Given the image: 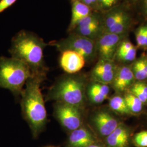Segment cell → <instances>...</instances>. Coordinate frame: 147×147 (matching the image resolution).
Returning a JSON list of instances; mask_svg holds the SVG:
<instances>
[{"mask_svg":"<svg viewBox=\"0 0 147 147\" xmlns=\"http://www.w3.org/2000/svg\"><path fill=\"white\" fill-rule=\"evenodd\" d=\"M48 44L37 34L26 30L18 32L11 40V57L25 63L33 74L47 75L44 51Z\"/></svg>","mask_w":147,"mask_h":147,"instance_id":"6da1fadb","label":"cell"},{"mask_svg":"<svg viewBox=\"0 0 147 147\" xmlns=\"http://www.w3.org/2000/svg\"><path fill=\"white\" fill-rule=\"evenodd\" d=\"M46 75L32 74L21 93V106L25 119L34 135L42 130L47 123V112L40 89Z\"/></svg>","mask_w":147,"mask_h":147,"instance_id":"7a4b0ae2","label":"cell"},{"mask_svg":"<svg viewBox=\"0 0 147 147\" xmlns=\"http://www.w3.org/2000/svg\"><path fill=\"white\" fill-rule=\"evenodd\" d=\"M83 78L77 73L62 76L50 87L47 99L82 109L86 100V83Z\"/></svg>","mask_w":147,"mask_h":147,"instance_id":"3957f363","label":"cell"},{"mask_svg":"<svg viewBox=\"0 0 147 147\" xmlns=\"http://www.w3.org/2000/svg\"><path fill=\"white\" fill-rule=\"evenodd\" d=\"M32 71L25 63L13 58L0 57V87L8 89L16 96L21 95Z\"/></svg>","mask_w":147,"mask_h":147,"instance_id":"277c9868","label":"cell"},{"mask_svg":"<svg viewBox=\"0 0 147 147\" xmlns=\"http://www.w3.org/2000/svg\"><path fill=\"white\" fill-rule=\"evenodd\" d=\"M48 45L55 47L60 53L71 50L79 53L87 63H91L98 57L95 42L73 32L68 33L67 37L51 41Z\"/></svg>","mask_w":147,"mask_h":147,"instance_id":"5b68a950","label":"cell"},{"mask_svg":"<svg viewBox=\"0 0 147 147\" xmlns=\"http://www.w3.org/2000/svg\"><path fill=\"white\" fill-rule=\"evenodd\" d=\"M81 109L61 102H56L54 116L67 131L71 132L82 126Z\"/></svg>","mask_w":147,"mask_h":147,"instance_id":"8992f818","label":"cell"},{"mask_svg":"<svg viewBox=\"0 0 147 147\" xmlns=\"http://www.w3.org/2000/svg\"><path fill=\"white\" fill-rule=\"evenodd\" d=\"M71 32L87 37L95 42L104 32L102 13L93 11L80 21Z\"/></svg>","mask_w":147,"mask_h":147,"instance_id":"52a82bcc","label":"cell"},{"mask_svg":"<svg viewBox=\"0 0 147 147\" xmlns=\"http://www.w3.org/2000/svg\"><path fill=\"white\" fill-rule=\"evenodd\" d=\"M125 36V34L104 32L95 41L99 59L113 61L119 45Z\"/></svg>","mask_w":147,"mask_h":147,"instance_id":"ba28073f","label":"cell"},{"mask_svg":"<svg viewBox=\"0 0 147 147\" xmlns=\"http://www.w3.org/2000/svg\"><path fill=\"white\" fill-rule=\"evenodd\" d=\"M92 123L101 136H108L120 124L117 119L105 110L96 112L92 117Z\"/></svg>","mask_w":147,"mask_h":147,"instance_id":"9c48e42d","label":"cell"},{"mask_svg":"<svg viewBox=\"0 0 147 147\" xmlns=\"http://www.w3.org/2000/svg\"><path fill=\"white\" fill-rule=\"evenodd\" d=\"M116 65L112 61L99 59L91 71L93 81L108 84L113 82L116 73Z\"/></svg>","mask_w":147,"mask_h":147,"instance_id":"30bf717a","label":"cell"},{"mask_svg":"<svg viewBox=\"0 0 147 147\" xmlns=\"http://www.w3.org/2000/svg\"><path fill=\"white\" fill-rule=\"evenodd\" d=\"M59 65L67 74L78 73L84 67L86 60L79 53L71 50H65L61 52Z\"/></svg>","mask_w":147,"mask_h":147,"instance_id":"8fae6325","label":"cell"},{"mask_svg":"<svg viewBox=\"0 0 147 147\" xmlns=\"http://www.w3.org/2000/svg\"><path fill=\"white\" fill-rule=\"evenodd\" d=\"M95 138L87 128L81 126L70 132L68 138L69 147H86L95 143Z\"/></svg>","mask_w":147,"mask_h":147,"instance_id":"7c38bea8","label":"cell"},{"mask_svg":"<svg viewBox=\"0 0 147 147\" xmlns=\"http://www.w3.org/2000/svg\"><path fill=\"white\" fill-rule=\"evenodd\" d=\"M71 3V16L67 32L73 31L80 21L86 16L92 13L93 10L79 0H73Z\"/></svg>","mask_w":147,"mask_h":147,"instance_id":"4fadbf2b","label":"cell"},{"mask_svg":"<svg viewBox=\"0 0 147 147\" xmlns=\"http://www.w3.org/2000/svg\"><path fill=\"white\" fill-rule=\"evenodd\" d=\"M110 93V87L107 84L93 81L87 87V94L89 101L95 104L104 101Z\"/></svg>","mask_w":147,"mask_h":147,"instance_id":"5bb4252c","label":"cell"},{"mask_svg":"<svg viewBox=\"0 0 147 147\" xmlns=\"http://www.w3.org/2000/svg\"><path fill=\"white\" fill-rule=\"evenodd\" d=\"M135 76L131 69L126 66L116 69L115 76L113 81L115 89L118 91H123L133 82Z\"/></svg>","mask_w":147,"mask_h":147,"instance_id":"9a60e30c","label":"cell"},{"mask_svg":"<svg viewBox=\"0 0 147 147\" xmlns=\"http://www.w3.org/2000/svg\"><path fill=\"white\" fill-rule=\"evenodd\" d=\"M125 10L122 7L115 6L110 9L102 12V22L104 32H106L116 24Z\"/></svg>","mask_w":147,"mask_h":147,"instance_id":"2e32d148","label":"cell"},{"mask_svg":"<svg viewBox=\"0 0 147 147\" xmlns=\"http://www.w3.org/2000/svg\"><path fill=\"white\" fill-rule=\"evenodd\" d=\"M131 24V18L130 14L125 10L116 24L106 32V33L126 34V32L130 27Z\"/></svg>","mask_w":147,"mask_h":147,"instance_id":"e0dca14e","label":"cell"},{"mask_svg":"<svg viewBox=\"0 0 147 147\" xmlns=\"http://www.w3.org/2000/svg\"><path fill=\"white\" fill-rule=\"evenodd\" d=\"M129 134L121 135L113 131L106 137V143L110 147H126L128 145Z\"/></svg>","mask_w":147,"mask_h":147,"instance_id":"ac0fdd59","label":"cell"},{"mask_svg":"<svg viewBox=\"0 0 147 147\" xmlns=\"http://www.w3.org/2000/svg\"><path fill=\"white\" fill-rule=\"evenodd\" d=\"M109 105L111 109L116 112L121 114H130L131 112L129 110L124 98L121 96L116 95L110 100Z\"/></svg>","mask_w":147,"mask_h":147,"instance_id":"d6986e66","label":"cell"},{"mask_svg":"<svg viewBox=\"0 0 147 147\" xmlns=\"http://www.w3.org/2000/svg\"><path fill=\"white\" fill-rule=\"evenodd\" d=\"M124 98L129 110L131 113H138L142 110L143 104L135 95L129 93Z\"/></svg>","mask_w":147,"mask_h":147,"instance_id":"ffe728a7","label":"cell"},{"mask_svg":"<svg viewBox=\"0 0 147 147\" xmlns=\"http://www.w3.org/2000/svg\"><path fill=\"white\" fill-rule=\"evenodd\" d=\"M137 49L134 46L129 50L116 53V56L118 59L124 62H130L134 61L136 57Z\"/></svg>","mask_w":147,"mask_h":147,"instance_id":"44dd1931","label":"cell"},{"mask_svg":"<svg viewBox=\"0 0 147 147\" xmlns=\"http://www.w3.org/2000/svg\"><path fill=\"white\" fill-rule=\"evenodd\" d=\"M134 142L137 147H147V130L137 133L134 138Z\"/></svg>","mask_w":147,"mask_h":147,"instance_id":"7402d4cb","label":"cell"},{"mask_svg":"<svg viewBox=\"0 0 147 147\" xmlns=\"http://www.w3.org/2000/svg\"><path fill=\"white\" fill-rule=\"evenodd\" d=\"M135 37L138 47H145V26L144 25L137 28L135 32Z\"/></svg>","mask_w":147,"mask_h":147,"instance_id":"603a6c76","label":"cell"},{"mask_svg":"<svg viewBox=\"0 0 147 147\" xmlns=\"http://www.w3.org/2000/svg\"><path fill=\"white\" fill-rule=\"evenodd\" d=\"M118 0H98L99 9L100 12H104L115 7Z\"/></svg>","mask_w":147,"mask_h":147,"instance_id":"cb8c5ba5","label":"cell"},{"mask_svg":"<svg viewBox=\"0 0 147 147\" xmlns=\"http://www.w3.org/2000/svg\"><path fill=\"white\" fill-rule=\"evenodd\" d=\"M131 91V93L135 95L137 98H138L140 100H141L143 104L147 102V98L142 93L141 90L138 89L135 84H134L132 86Z\"/></svg>","mask_w":147,"mask_h":147,"instance_id":"d4e9b609","label":"cell"},{"mask_svg":"<svg viewBox=\"0 0 147 147\" xmlns=\"http://www.w3.org/2000/svg\"><path fill=\"white\" fill-rule=\"evenodd\" d=\"M134 45L132 44L131 42H130L129 40H122L120 44L119 45V47H118L117 53H121V52H124L129 50L131 48L133 47Z\"/></svg>","mask_w":147,"mask_h":147,"instance_id":"484cf974","label":"cell"},{"mask_svg":"<svg viewBox=\"0 0 147 147\" xmlns=\"http://www.w3.org/2000/svg\"><path fill=\"white\" fill-rule=\"evenodd\" d=\"M17 0H0V14L16 3Z\"/></svg>","mask_w":147,"mask_h":147,"instance_id":"4316f807","label":"cell"},{"mask_svg":"<svg viewBox=\"0 0 147 147\" xmlns=\"http://www.w3.org/2000/svg\"><path fill=\"white\" fill-rule=\"evenodd\" d=\"M84 5H88L95 11H99L98 0H79Z\"/></svg>","mask_w":147,"mask_h":147,"instance_id":"83f0119b","label":"cell"},{"mask_svg":"<svg viewBox=\"0 0 147 147\" xmlns=\"http://www.w3.org/2000/svg\"><path fill=\"white\" fill-rule=\"evenodd\" d=\"M142 15L147 20V0H137Z\"/></svg>","mask_w":147,"mask_h":147,"instance_id":"f1b7e54d","label":"cell"},{"mask_svg":"<svg viewBox=\"0 0 147 147\" xmlns=\"http://www.w3.org/2000/svg\"><path fill=\"white\" fill-rule=\"evenodd\" d=\"M135 85L139 89L141 90L142 93L144 95V96L147 98V84L141 82H137Z\"/></svg>","mask_w":147,"mask_h":147,"instance_id":"f546056e","label":"cell"},{"mask_svg":"<svg viewBox=\"0 0 147 147\" xmlns=\"http://www.w3.org/2000/svg\"><path fill=\"white\" fill-rule=\"evenodd\" d=\"M145 26V47L147 48V24L144 25Z\"/></svg>","mask_w":147,"mask_h":147,"instance_id":"4dcf8cb0","label":"cell"},{"mask_svg":"<svg viewBox=\"0 0 147 147\" xmlns=\"http://www.w3.org/2000/svg\"><path fill=\"white\" fill-rule=\"evenodd\" d=\"M128 1L131 3L132 5H135V4H136L137 2V0H128Z\"/></svg>","mask_w":147,"mask_h":147,"instance_id":"1f68e13d","label":"cell"},{"mask_svg":"<svg viewBox=\"0 0 147 147\" xmlns=\"http://www.w3.org/2000/svg\"><path fill=\"white\" fill-rule=\"evenodd\" d=\"M101 147L100 146H98V145H96V144H95V143L94 144H91V145H90V146H87V147Z\"/></svg>","mask_w":147,"mask_h":147,"instance_id":"d6a6232c","label":"cell"},{"mask_svg":"<svg viewBox=\"0 0 147 147\" xmlns=\"http://www.w3.org/2000/svg\"><path fill=\"white\" fill-rule=\"evenodd\" d=\"M70 1H73V0H70Z\"/></svg>","mask_w":147,"mask_h":147,"instance_id":"836d02e7","label":"cell"}]
</instances>
